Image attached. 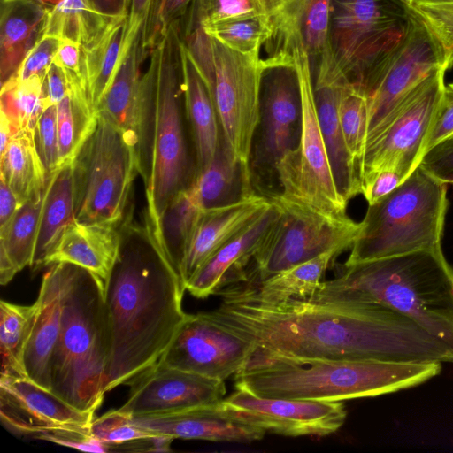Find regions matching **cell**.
I'll return each instance as SVG.
<instances>
[{
  "instance_id": "27",
  "label": "cell",
  "mask_w": 453,
  "mask_h": 453,
  "mask_svg": "<svg viewBox=\"0 0 453 453\" xmlns=\"http://www.w3.org/2000/svg\"><path fill=\"white\" fill-rule=\"evenodd\" d=\"M184 110L196 150V173L215 157L221 137L215 104L206 83L190 58L181 36Z\"/></svg>"
},
{
  "instance_id": "56",
  "label": "cell",
  "mask_w": 453,
  "mask_h": 453,
  "mask_svg": "<svg viewBox=\"0 0 453 453\" xmlns=\"http://www.w3.org/2000/svg\"><path fill=\"white\" fill-rule=\"evenodd\" d=\"M163 2L164 0H153L148 17L154 14L159 9Z\"/></svg>"
},
{
  "instance_id": "25",
  "label": "cell",
  "mask_w": 453,
  "mask_h": 453,
  "mask_svg": "<svg viewBox=\"0 0 453 453\" xmlns=\"http://www.w3.org/2000/svg\"><path fill=\"white\" fill-rule=\"evenodd\" d=\"M122 224L74 220L50 250L43 266L57 263L75 265L96 275L105 284L119 256Z\"/></svg>"
},
{
  "instance_id": "44",
  "label": "cell",
  "mask_w": 453,
  "mask_h": 453,
  "mask_svg": "<svg viewBox=\"0 0 453 453\" xmlns=\"http://www.w3.org/2000/svg\"><path fill=\"white\" fill-rule=\"evenodd\" d=\"M34 141L47 177L50 178L59 169L56 105L49 106L40 116L34 129Z\"/></svg>"
},
{
  "instance_id": "58",
  "label": "cell",
  "mask_w": 453,
  "mask_h": 453,
  "mask_svg": "<svg viewBox=\"0 0 453 453\" xmlns=\"http://www.w3.org/2000/svg\"><path fill=\"white\" fill-rule=\"evenodd\" d=\"M453 68V56L451 57L449 63V69Z\"/></svg>"
},
{
  "instance_id": "38",
  "label": "cell",
  "mask_w": 453,
  "mask_h": 453,
  "mask_svg": "<svg viewBox=\"0 0 453 453\" xmlns=\"http://www.w3.org/2000/svg\"><path fill=\"white\" fill-rule=\"evenodd\" d=\"M199 27L226 47L255 58H260L261 47L274 32L273 17L266 16L222 19Z\"/></svg>"
},
{
  "instance_id": "47",
  "label": "cell",
  "mask_w": 453,
  "mask_h": 453,
  "mask_svg": "<svg viewBox=\"0 0 453 453\" xmlns=\"http://www.w3.org/2000/svg\"><path fill=\"white\" fill-rule=\"evenodd\" d=\"M453 134V82L446 84L432 128L427 137L425 153L441 140ZM425 155V154H424Z\"/></svg>"
},
{
  "instance_id": "46",
  "label": "cell",
  "mask_w": 453,
  "mask_h": 453,
  "mask_svg": "<svg viewBox=\"0 0 453 453\" xmlns=\"http://www.w3.org/2000/svg\"><path fill=\"white\" fill-rule=\"evenodd\" d=\"M418 165L436 180L453 184V134L428 150Z\"/></svg>"
},
{
  "instance_id": "43",
  "label": "cell",
  "mask_w": 453,
  "mask_h": 453,
  "mask_svg": "<svg viewBox=\"0 0 453 453\" xmlns=\"http://www.w3.org/2000/svg\"><path fill=\"white\" fill-rule=\"evenodd\" d=\"M90 433L95 438L107 444L111 450L152 434L137 426L133 422L132 416L119 408L94 418Z\"/></svg>"
},
{
  "instance_id": "5",
  "label": "cell",
  "mask_w": 453,
  "mask_h": 453,
  "mask_svg": "<svg viewBox=\"0 0 453 453\" xmlns=\"http://www.w3.org/2000/svg\"><path fill=\"white\" fill-rule=\"evenodd\" d=\"M61 265L62 318L50 362L51 391L77 409L95 412L106 393L111 356L104 283L86 269Z\"/></svg>"
},
{
  "instance_id": "8",
  "label": "cell",
  "mask_w": 453,
  "mask_h": 453,
  "mask_svg": "<svg viewBox=\"0 0 453 453\" xmlns=\"http://www.w3.org/2000/svg\"><path fill=\"white\" fill-rule=\"evenodd\" d=\"M156 65L151 168L146 220L154 226L167 204L194 180L183 119L181 35L173 23L150 52Z\"/></svg>"
},
{
  "instance_id": "48",
  "label": "cell",
  "mask_w": 453,
  "mask_h": 453,
  "mask_svg": "<svg viewBox=\"0 0 453 453\" xmlns=\"http://www.w3.org/2000/svg\"><path fill=\"white\" fill-rule=\"evenodd\" d=\"M401 175L392 169H383L362 183L361 194L368 205L375 203L403 182Z\"/></svg>"
},
{
  "instance_id": "37",
  "label": "cell",
  "mask_w": 453,
  "mask_h": 453,
  "mask_svg": "<svg viewBox=\"0 0 453 453\" xmlns=\"http://www.w3.org/2000/svg\"><path fill=\"white\" fill-rule=\"evenodd\" d=\"M127 27V16L121 17L93 43L81 47L83 74L96 110L119 65Z\"/></svg>"
},
{
  "instance_id": "32",
  "label": "cell",
  "mask_w": 453,
  "mask_h": 453,
  "mask_svg": "<svg viewBox=\"0 0 453 453\" xmlns=\"http://www.w3.org/2000/svg\"><path fill=\"white\" fill-rule=\"evenodd\" d=\"M0 178L12 190L19 205L40 196L50 178L37 153L34 130H20L0 155Z\"/></svg>"
},
{
  "instance_id": "36",
  "label": "cell",
  "mask_w": 453,
  "mask_h": 453,
  "mask_svg": "<svg viewBox=\"0 0 453 453\" xmlns=\"http://www.w3.org/2000/svg\"><path fill=\"white\" fill-rule=\"evenodd\" d=\"M38 311L37 300L31 305L0 302L1 376L27 378L25 352Z\"/></svg>"
},
{
  "instance_id": "19",
  "label": "cell",
  "mask_w": 453,
  "mask_h": 453,
  "mask_svg": "<svg viewBox=\"0 0 453 453\" xmlns=\"http://www.w3.org/2000/svg\"><path fill=\"white\" fill-rule=\"evenodd\" d=\"M128 398L119 408L131 416L166 413L219 404L224 380L166 365L160 361L130 383Z\"/></svg>"
},
{
  "instance_id": "50",
  "label": "cell",
  "mask_w": 453,
  "mask_h": 453,
  "mask_svg": "<svg viewBox=\"0 0 453 453\" xmlns=\"http://www.w3.org/2000/svg\"><path fill=\"white\" fill-rule=\"evenodd\" d=\"M69 93V81L65 71L53 63L42 82V101L45 109L57 105Z\"/></svg>"
},
{
  "instance_id": "11",
  "label": "cell",
  "mask_w": 453,
  "mask_h": 453,
  "mask_svg": "<svg viewBox=\"0 0 453 453\" xmlns=\"http://www.w3.org/2000/svg\"><path fill=\"white\" fill-rule=\"evenodd\" d=\"M409 10L396 0H332L329 45L347 78L361 88L403 37Z\"/></svg>"
},
{
  "instance_id": "31",
  "label": "cell",
  "mask_w": 453,
  "mask_h": 453,
  "mask_svg": "<svg viewBox=\"0 0 453 453\" xmlns=\"http://www.w3.org/2000/svg\"><path fill=\"white\" fill-rule=\"evenodd\" d=\"M72 164L59 168L50 179L41 212L37 242L31 269L44 267V260L65 228L75 220Z\"/></svg>"
},
{
  "instance_id": "41",
  "label": "cell",
  "mask_w": 453,
  "mask_h": 453,
  "mask_svg": "<svg viewBox=\"0 0 453 453\" xmlns=\"http://www.w3.org/2000/svg\"><path fill=\"white\" fill-rule=\"evenodd\" d=\"M285 0H193L191 23H205L245 17H273Z\"/></svg>"
},
{
  "instance_id": "9",
  "label": "cell",
  "mask_w": 453,
  "mask_h": 453,
  "mask_svg": "<svg viewBox=\"0 0 453 453\" xmlns=\"http://www.w3.org/2000/svg\"><path fill=\"white\" fill-rule=\"evenodd\" d=\"M284 50L290 53L297 76L301 119L296 145L274 165L281 186L279 195L326 216L346 217L349 202L336 186L317 115L310 57L299 43Z\"/></svg>"
},
{
  "instance_id": "3",
  "label": "cell",
  "mask_w": 453,
  "mask_h": 453,
  "mask_svg": "<svg viewBox=\"0 0 453 453\" xmlns=\"http://www.w3.org/2000/svg\"><path fill=\"white\" fill-rule=\"evenodd\" d=\"M310 301L381 305L408 317L453 348V267L442 250H422L343 266Z\"/></svg>"
},
{
  "instance_id": "21",
  "label": "cell",
  "mask_w": 453,
  "mask_h": 453,
  "mask_svg": "<svg viewBox=\"0 0 453 453\" xmlns=\"http://www.w3.org/2000/svg\"><path fill=\"white\" fill-rule=\"evenodd\" d=\"M314 97L320 129L341 195L349 202L361 194V179L347 150L339 119V103L350 81L337 64L330 45L316 59Z\"/></svg>"
},
{
  "instance_id": "30",
  "label": "cell",
  "mask_w": 453,
  "mask_h": 453,
  "mask_svg": "<svg viewBox=\"0 0 453 453\" xmlns=\"http://www.w3.org/2000/svg\"><path fill=\"white\" fill-rule=\"evenodd\" d=\"M46 188L40 196L21 204L11 221L0 229V283L3 286L33 263Z\"/></svg>"
},
{
  "instance_id": "53",
  "label": "cell",
  "mask_w": 453,
  "mask_h": 453,
  "mask_svg": "<svg viewBox=\"0 0 453 453\" xmlns=\"http://www.w3.org/2000/svg\"><path fill=\"white\" fill-rule=\"evenodd\" d=\"M47 9H50L62 0H29ZM106 15L111 17L127 16L130 0H91Z\"/></svg>"
},
{
  "instance_id": "16",
  "label": "cell",
  "mask_w": 453,
  "mask_h": 453,
  "mask_svg": "<svg viewBox=\"0 0 453 453\" xmlns=\"http://www.w3.org/2000/svg\"><path fill=\"white\" fill-rule=\"evenodd\" d=\"M256 348L252 342L220 325L208 312L187 314L159 361L225 380L242 368Z\"/></svg>"
},
{
  "instance_id": "26",
  "label": "cell",
  "mask_w": 453,
  "mask_h": 453,
  "mask_svg": "<svg viewBox=\"0 0 453 453\" xmlns=\"http://www.w3.org/2000/svg\"><path fill=\"white\" fill-rule=\"evenodd\" d=\"M62 265H50L37 297L39 311L25 352L27 378L51 390L50 362L60 334L62 318Z\"/></svg>"
},
{
  "instance_id": "35",
  "label": "cell",
  "mask_w": 453,
  "mask_h": 453,
  "mask_svg": "<svg viewBox=\"0 0 453 453\" xmlns=\"http://www.w3.org/2000/svg\"><path fill=\"white\" fill-rule=\"evenodd\" d=\"M68 81V95L56 105L59 168L73 162L98 115L87 91L75 81Z\"/></svg>"
},
{
  "instance_id": "12",
  "label": "cell",
  "mask_w": 453,
  "mask_h": 453,
  "mask_svg": "<svg viewBox=\"0 0 453 453\" xmlns=\"http://www.w3.org/2000/svg\"><path fill=\"white\" fill-rule=\"evenodd\" d=\"M270 200L279 212L253 257L258 280L327 251L339 255L350 249L360 234L361 222L349 216H326L279 194Z\"/></svg>"
},
{
  "instance_id": "28",
  "label": "cell",
  "mask_w": 453,
  "mask_h": 453,
  "mask_svg": "<svg viewBox=\"0 0 453 453\" xmlns=\"http://www.w3.org/2000/svg\"><path fill=\"white\" fill-rule=\"evenodd\" d=\"M331 2L285 0L273 16L274 32L271 41L275 42V50L299 43L311 62L317 59L329 43Z\"/></svg>"
},
{
  "instance_id": "52",
  "label": "cell",
  "mask_w": 453,
  "mask_h": 453,
  "mask_svg": "<svg viewBox=\"0 0 453 453\" xmlns=\"http://www.w3.org/2000/svg\"><path fill=\"white\" fill-rule=\"evenodd\" d=\"M152 2L153 0H130L124 43L129 42L144 27Z\"/></svg>"
},
{
  "instance_id": "20",
  "label": "cell",
  "mask_w": 453,
  "mask_h": 453,
  "mask_svg": "<svg viewBox=\"0 0 453 453\" xmlns=\"http://www.w3.org/2000/svg\"><path fill=\"white\" fill-rule=\"evenodd\" d=\"M263 62L262 139L265 153L275 165L296 146L293 136L301 119L300 93L289 52L273 53Z\"/></svg>"
},
{
  "instance_id": "1",
  "label": "cell",
  "mask_w": 453,
  "mask_h": 453,
  "mask_svg": "<svg viewBox=\"0 0 453 453\" xmlns=\"http://www.w3.org/2000/svg\"><path fill=\"white\" fill-rule=\"evenodd\" d=\"M209 315L257 348L297 358L453 364V348L381 305H334L289 299L272 304L244 284L226 286Z\"/></svg>"
},
{
  "instance_id": "13",
  "label": "cell",
  "mask_w": 453,
  "mask_h": 453,
  "mask_svg": "<svg viewBox=\"0 0 453 453\" xmlns=\"http://www.w3.org/2000/svg\"><path fill=\"white\" fill-rule=\"evenodd\" d=\"M448 69V65L441 66L414 88L366 146L361 187L380 170L392 169L404 180L418 166L441 103Z\"/></svg>"
},
{
  "instance_id": "42",
  "label": "cell",
  "mask_w": 453,
  "mask_h": 453,
  "mask_svg": "<svg viewBox=\"0 0 453 453\" xmlns=\"http://www.w3.org/2000/svg\"><path fill=\"white\" fill-rule=\"evenodd\" d=\"M408 10L426 27L449 64L453 56V0H410Z\"/></svg>"
},
{
  "instance_id": "17",
  "label": "cell",
  "mask_w": 453,
  "mask_h": 453,
  "mask_svg": "<svg viewBox=\"0 0 453 453\" xmlns=\"http://www.w3.org/2000/svg\"><path fill=\"white\" fill-rule=\"evenodd\" d=\"M221 407L235 420L290 437L329 435L347 417L342 401L261 397L243 388L224 398Z\"/></svg>"
},
{
  "instance_id": "10",
  "label": "cell",
  "mask_w": 453,
  "mask_h": 453,
  "mask_svg": "<svg viewBox=\"0 0 453 453\" xmlns=\"http://www.w3.org/2000/svg\"><path fill=\"white\" fill-rule=\"evenodd\" d=\"M75 220L122 224L139 174L134 149L103 112L72 163Z\"/></svg>"
},
{
  "instance_id": "22",
  "label": "cell",
  "mask_w": 453,
  "mask_h": 453,
  "mask_svg": "<svg viewBox=\"0 0 453 453\" xmlns=\"http://www.w3.org/2000/svg\"><path fill=\"white\" fill-rule=\"evenodd\" d=\"M270 203V199L250 192L201 213L181 263L180 279L185 288L187 282L204 262L252 222Z\"/></svg>"
},
{
  "instance_id": "54",
  "label": "cell",
  "mask_w": 453,
  "mask_h": 453,
  "mask_svg": "<svg viewBox=\"0 0 453 453\" xmlns=\"http://www.w3.org/2000/svg\"><path fill=\"white\" fill-rule=\"evenodd\" d=\"M19 206L12 190L0 178V229L11 221Z\"/></svg>"
},
{
  "instance_id": "18",
  "label": "cell",
  "mask_w": 453,
  "mask_h": 453,
  "mask_svg": "<svg viewBox=\"0 0 453 453\" xmlns=\"http://www.w3.org/2000/svg\"><path fill=\"white\" fill-rule=\"evenodd\" d=\"M94 414L75 408L28 378L1 376V422L13 434L44 441L70 433L91 434Z\"/></svg>"
},
{
  "instance_id": "33",
  "label": "cell",
  "mask_w": 453,
  "mask_h": 453,
  "mask_svg": "<svg viewBox=\"0 0 453 453\" xmlns=\"http://www.w3.org/2000/svg\"><path fill=\"white\" fill-rule=\"evenodd\" d=\"M119 18L102 12L91 0H62L49 9L42 36L68 40L86 47Z\"/></svg>"
},
{
  "instance_id": "7",
  "label": "cell",
  "mask_w": 453,
  "mask_h": 453,
  "mask_svg": "<svg viewBox=\"0 0 453 453\" xmlns=\"http://www.w3.org/2000/svg\"><path fill=\"white\" fill-rule=\"evenodd\" d=\"M182 42L206 83L221 127L222 139L241 167L249 162L261 119L264 62L236 52L190 22Z\"/></svg>"
},
{
  "instance_id": "45",
  "label": "cell",
  "mask_w": 453,
  "mask_h": 453,
  "mask_svg": "<svg viewBox=\"0 0 453 453\" xmlns=\"http://www.w3.org/2000/svg\"><path fill=\"white\" fill-rule=\"evenodd\" d=\"M60 41L50 36H42L28 52L18 73L13 76L19 80H26L38 76L44 80L50 66L53 65Z\"/></svg>"
},
{
  "instance_id": "29",
  "label": "cell",
  "mask_w": 453,
  "mask_h": 453,
  "mask_svg": "<svg viewBox=\"0 0 453 453\" xmlns=\"http://www.w3.org/2000/svg\"><path fill=\"white\" fill-rule=\"evenodd\" d=\"M48 11L29 0H1V86L18 73L28 52L42 38Z\"/></svg>"
},
{
  "instance_id": "57",
  "label": "cell",
  "mask_w": 453,
  "mask_h": 453,
  "mask_svg": "<svg viewBox=\"0 0 453 453\" xmlns=\"http://www.w3.org/2000/svg\"><path fill=\"white\" fill-rule=\"evenodd\" d=\"M400 4H402L404 7L408 8L410 0H396Z\"/></svg>"
},
{
  "instance_id": "2",
  "label": "cell",
  "mask_w": 453,
  "mask_h": 453,
  "mask_svg": "<svg viewBox=\"0 0 453 453\" xmlns=\"http://www.w3.org/2000/svg\"><path fill=\"white\" fill-rule=\"evenodd\" d=\"M186 291L146 220L122 224L117 261L104 284L111 334L106 392L157 363L187 313Z\"/></svg>"
},
{
  "instance_id": "6",
  "label": "cell",
  "mask_w": 453,
  "mask_h": 453,
  "mask_svg": "<svg viewBox=\"0 0 453 453\" xmlns=\"http://www.w3.org/2000/svg\"><path fill=\"white\" fill-rule=\"evenodd\" d=\"M447 184L419 165L393 191L368 205L343 266L441 248Z\"/></svg>"
},
{
  "instance_id": "24",
  "label": "cell",
  "mask_w": 453,
  "mask_h": 453,
  "mask_svg": "<svg viewBox=\"0 0 453 453\" xmlns=\"http://www.w3.org/2000/svg\"><path fill=\"white\" fill-rule=\"evenodd\" d=\"M269 206L243 230L220 247L196 271L186 284L196 298H206L226 286L245 280L243 269L264 235L276 219L279 210L270 200Z\"/></svg>"
},
{
  "instance_id": "15",
  "label": "cell",
  "mask_w": 453,
  "mask_h": 453,
  "mask_svg": "<svg viewBox=\"0 0 453 453\" xmlns=\"http://www.w3.org/2000/svg\"><path fill=\"white\" fill-rule=\"evenodd\" d=\"M143 27L125 45L112 81L96 111L104 113L134 149L139 174L147 185L150 176L155 111L156 65L150 58L147 71L140 65L147 54Z\"/></svg>"
},
{
  "instance_id": "14",
  "label": "cell",
  "mask_w": 453,
  "mask_h": 453,
  "mask_svg": "<svg viewBox=\"0 0 453 453\" xmlns=\"http://www.w3.org/2000/svg\"><path fill=\"white\" fill-rule=\"evenodd\" d=\"M444 65L449 67L442 50L426 27L409 12L403 37L375 65L362 87L369 108L366 146L410 92Z\"/></svg>"
},
{
  "instance_id": "4",
  "label": "cell",
  "mask_w": 453,
  "mask_h": 453,
  "mask_svg": "<svg viewBox=\"0 0 453 453\" xmlns=\"http://www.w3.org/2000/svg\"><path fill=\"white\" fill-rule=\"evenodd\" d=\"M441 369L440 362L297 358L256 348L234 381L261 397L343 401L411 388Z\"/></svg>"
},
{
  "instance_id": "51",
  "label": "cell",
  "mask_w": 453,
  "mask_h": 453,
  "mask_svg": "<svg viewBox=\"0 0 453 453\" xmlns=\"http://www.w3.org/2000/svg\"><path fill=\"white\" fill-rule=\"evenodd\" d=\"M174 439L166 435L150 434L117 448L119 450L136 452H168Z\"/></svg>"
},
{
  "instance_id": "55",
  "label": "cell",
  "mask_w": 453,
  "mask_h": 453,
  "mask_svg": "<svg viewBox=\"0 0 453 453\" xmlns=\"http://www.w3.org/2000/svg\"><path fill=\"white\" fill-rule=\"evenodd\" d=\"M16 134L13 127L5 117L0 112V155L5 150L12 137Z\"/></svg>"
},
{
  "instance_id": "23",
  "label": "cell",
  "mask_w": 453,
  "mask_h": 453,
  "mask_svg": "<svg viewBox=\"0 0 453 453\" xmlns=\"http://www.w3.org/2000/svg\"><path fill=\"white\" fill-rule=\"evenodd\" d=\"M132 420L150 434L173 439L251 443L260 441L266 433L229 417L221 403L179 411L132 416Z\"/></svg>"
},
{
  "instance_id": "40",
  "label": "cell",
  "mask_w": 453,
  "mask_h": 453,
  "mask_svg": "<svg viewBox=\"0 0 453 453\" xmlns=\"http://www.w3.org/2000/svg\"><path fill=\"white\" fill-rule=\"evenodd\" d=\"M339 119L347 150L361 179L369 125L368 101L363 89L348 81L339 103Z\"/></svg>"
},
{
  "instance_id": "34",
  "label": "cell",
  "mask_w": 453,
  "mask_h": 453,
  "mask_svg": "<svg viewBox=\"0 0 453 453\" xmlns=\"http://www.w3.org/2000/svg\"><path fill=\"white\" fill-rule=\"evenodd\" d=\"M337 255L327 251L260 280L257 286H244L255 298L266 303L275 304L289 299L310 300Z\"/></svg>"
},
{
  "instance_id": "49",
  "label": "cell",
  "mask_w": 453,
  "mask_h": 453,
  "mask_svg": "<svg viewBox=\"0 0 453 453\" xmlns=\"http://www.w3.org/2000/svg\"><path fill=\"white\" fill-rule=\"evenodd\" d=\"M81 53L80 44L68 40L60 41L54 63L59 65L66 75L78 80L89 94L83 74Z\"/></svg>"
},
{
  "instance_id": "39",
  "label": "cell",
  "mask_w": 453,
  "mask_h": 453,
  "mask_svg": "<svg viewBox=\"0 0 453 453\" xmlns=\"http://www.w3.org/2000/svg\"><path fill=\"white\" fill-rule=\"evenodd\" d=\"M42 82L38 76L26 80L12 77L1 86L0 112L5 115L16 133L34 130L45 110Z\"/></svg>"
}]
</instances>
